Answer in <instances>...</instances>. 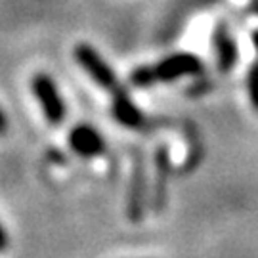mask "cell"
I'll list each match as a JSON object with an SVG mask.
<instances>
[{
	"label": "cell",
	"mask_w": 258,
	"mask_h": 258,
	"mask_svg": "<svg viewBox=\"0 0 258 258\" xmlns=\"http://www.w3.org/2000/svg\"><path fill=\"white\" fill-rule=\"evenodd\" d=\"M69 146L81 157H100L105 151V142L100 132L90 124H77L69 132Z\"/></svg>",
	"instance_id": "obj_5"
},
{
	"label": "cell",
	"mask_w": 258,
	"mask_h": 258,
	"mask_svg": "<svg viewBox=\"0 0 258 258\" xmlns=\"http://www.w3.org/2000/svg\"><path fill=\"white\" fill-rule=\"evenodd\" d=\"M212 44H214V52H216V63L222 73H228L231 71L237 59H239V48L235 38L230 35L228 27L220 23L218 27L214 29V35H212Z\"/></svg>",
	"instance_id": "obj_7"
},
{
	"label": "cell",
	"mask_w": 258,
	"mask_h": 258,
	"mask_svg": "<svg viewBox=\"0 0 258 258\" xmlns=\"http://www.w3.org/2000/svg\"><path fill=\"white\" fill-rule=\"evenodd\" d=\"M252 44H254V48H256V52H258V29L252 33Z\"/></svg>",
	"instance_id": "obj_13"
},
{
	"label": "cell",
	"mask_w": 258,
	"mask_h": 258,
	"mask_svg": "<svg viewBox=\"0 0 258 258\" xmlns=\"http://www.w3.org/2000/svg\"><path fill=\"white\" fill-rule=\"evenodd\" d=\"M250 8H252V12L258 16V0H254V2H252V6H250Z\"/></svg>",
	"instance_id": "obj_14"
},
{
	"label": "cell",
	"mask_w": 258,
	"mask_h": 258,
	"mask_svg": "<svg viewBox=\"0 0 258 258\" xmlns=\"http://www.w3.org/2000/svg\"><path fill=\"white\" fill-rule=\"evenodd\" d=\"M130 83L138 88H148V86H153L157 83L155 73H153V65H142V67H136L132 73H130Z\"/></svg>",
	"instance_id": "obj_9"
},
{
	"label": "cell",
	"mask_w": 258,
	"mask_h": 258,
	"mask_svg": "<svg viewBox=\"0 0 258 258\" xmlns=\"http://www.w3.org/2000/svg\"><path fill=\"white\" fill-rule=\"evenodd\" d=\"M111 113H113L115 120H117L119 124H122L124 128H132V130L140 128V126H144V122H146V117H144L142 109L136 107V103L132 102V98H130L124 90H120L119 86L113 90Z\"/></svg>",
	"instance_id": "obj_6"
},
{
	"label": "cell",
	"mask_w": 258,
	"mask_h": 258,
	"mask_svg": "<svg viewBox=\"0 0 258 258\" xmlns=\"http://www.w3.org/2000/svg\"><path fill=\"white\" fill-rule=\"evenodd\" d=\"M6 247H8V233L4 230V226L0 224V252L6 250Z\"/></svg>",
	"instance_id": "obj_11"
},
{
	"label": "cell",
	"mask_w": 258,
	"mask_h": 258,
	"mask_svg": "<svg viewBox=\"0 0 258 258\" xmlns=\"http://www.w3.org/2000/svg\"><path fill=\"white\" fill-rule=\"evenodd\" d=\"M247 88H249L250 102L254 105V109L258 111V61L249 71V79H247Z\"/></svg>",
	"instance_id": "obj_10"
},
{
	"label": "cell",
	"mask_w": 258,
	"mask_h": 258,
	"mask_svg": "<svg viewBox=\"0 0 258 258\" xmlns=\"http://www.w3.org/2000/svg\"><path fill=\"white\" fill-rule=\"evenodd\" d=\"M168 180H170V155H168V149L161 146L155 153V180H153V195H151V205L155 212H161L165 209Z\"/></svg>",
	"instance_id": "obj_8"
},
{
	"label": "cell",
	"mask_w": 258,
	"mask_h": 258,
	"mask_svg": "<svg viewBox=\"0 0 258 258\" xmlns=\"http://www.w3.org/2000/svg\"><path fill=\"white\" fill-rule=\"evenodd\" d=\"M8 130V119H6V113L0 109V134H4Z\"/></svg>",
	"instance_id": "obj_12"
},
{
	"label": "cell",
	"mask_w": 258,
	"mask_h": 258,
	"mask_svg": "<svg viewBox=\"0 0 258 258\" xmlns=\"http://www.w3.org/2000/svg\"><path fill=\"white\" fill-rule=\"evenodd\" d=\"M146 199H148V176H146V165L142 161V155H136L134 166H132V180H130L128 203L126 212L132 222H140L146 212Z\"/></svg>",
	"instance_id": "obj_4"
},
{
	"label": "cell",
	"mask_w": 258,
	"mask_h": 258,
	"mask_svg": "<svg viewBox=\"0 0 258 258\" xmlns=\"http://www.w3.org/2000/svg\"><path fill=\"white\" fill-rule=\"evenodd\" d=\"M73 55L75 61L83 67L96 84H100L102 88L109 90V92H113L119 86L113 67L109 63H105V59L90 44H77L73 50Z\"/></svg>",
	"instance_id": "obj_2"
},
{
	"label": "cell",
	"mask_w": 258,
	"mask_h": 258,
	"mask_svg": "<svg viewBox=\"0 0 258 258\" xmlns=\"http://www.w3.org/2000/svg\"><path fill=\"white\" fill-rule=\"evenodd\" d=\"M31 90L37 96L40 109H42L48 122L54 124V126L61 124L67 117V107H65L63 98L57 90L54 79L46 73L35 75L33 81H31Z\"/></svg>",
	"instance_id": "obj_1"
},
{
	"label": "cell",
	"mask_w": 258,
	"mask_h": 258,
	"mask_svg": "<svg viewBox=\"0 0 258 258\" xmlns=\"http://www.w3.org/2000/svg\"><path fill=\"white\" fill-rule=\"evenodd\" d=\"M157 83H168L178 81L182 77H195L203 73V61L195 54L189 52H178V54L166 55L159 63L153 65Z\"/></svg>",
	"instance_id": "obj_3"
}]
</instances>
